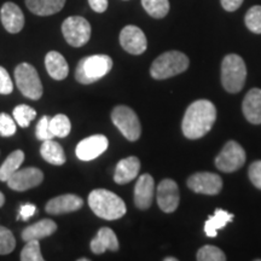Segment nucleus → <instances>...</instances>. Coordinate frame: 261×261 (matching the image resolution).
Segmentation results:
<instances>
[{
    "label": "nucleus",
    "instance_id": "25",
    "mask_svg": "<svg viewBox=\"0 0 261 261\" xmlns=\"http://www.w3.org/2000/svg\"><path fill=\"white\" fill-rule=\"evenodd\" d=\"M233 220V214L218 208L214 215H211L208 220L204 223V232L208 237H217L218 231L226 226V224Z\"/></svg>",
    "mask_w": 261,
    "mask_h": 261
},
{
    "label": "nucleus",
    "instance_id": "37",
    "mask_svg": "<svg viewBox=\"0 0 261 261\" xmlns=\"http://www.w3.org/2000/svg\"><path fill=\"white\" fill-rule=\"evenodd\" d=\"M248 174H249V179L250 181L253 182L254 187L261 190V161L260 160L259 161L253 162L252 165H250Z\"/></svg>",
    "mask_w": 261,
    "mask_h": 261
},
{
    "label": "nucleus",
    "instance_id": "30",
    "mask_svg": "<svg viewBox=\"0 0 261 261\" xmlns=\"http://www.w3.org/2000/svg\"><path fill=\"white\" fill-rule=\"evenodd\" d=\"M247 28L255 34H261V6L255 5L247 11L244 17Z\"/></svg>",
    "mask_w": 261,
    "mask_h": 261
},
{
    "label": "nucleus",
    "instance_id": "10",
    "mask_svg": "<svg viewBox=\"0 0 261 261\" xmlns=\"http://www.w3.org/2000/svg\"><path fill=\"white\" fill-rule=\"evenodd\" d=\"M188 187L197 194L213 196L219 194L223 189V179L215 173H195L188 179Z\"/></svg>",
    "mask_w": 261,
    "mask_h": 261
},
{
    "label": "nucleus",
    "instance_id": "18",
    "mask_svg": "<svg viewBox=\"0 0 261 261\" xmlns=\"http://www.w3.org/2000/svg\"><path fill=\"white\" fill-rule=\"evenodd\" d=\"M140 169V161L136 156H129V158L120 160L116 165L115 174H114V180L116 184L125 185L128 184L138 177Z\"/></svg>",
    "mask_w": 261,
    "mask_h": 261
},
{
    "label": "nucleus",
    "instance_id": "21",
    "mask_svg": "<svg viewBox=\"0 0 261 261\" xmlns=\"http://www.w3.org/2000/svg\"><path fill=\"white\" fill-rule=\"evenodd\" d=\"M45 67H46L48 75L55 80H64L69 74V67H68L67 61L57 51H50L46 55Z\"/></svg>",
    "mask_w": 261,
    "mask_h": 261
},
{
    "label": "nucleus",
    "instance_id": "22",
    "mask_svg": "<svg viewBox=\"0 0 261 261\" xmlns=\"http://www.w3.org/2000/svg\"><path fill=\"white\" fill-rule=\"evenodd\" d=\"M57 231V224L51 219H42L38 223L29 225L22 231V240L24 242L31 240H42L51 236Z\"/></svg>",
    "mask_w": 261,
    "mask_h": 261
},
{
    "label": "nucleus",
    "instance_id": "7",
    "mask_svg": "<svg viewBox=\"0 0 261 261\" xmlns=\"http://www.w3.org/2000/svg\"><path fill=\"white\" fill-rule=\"evenodd\" d=\"M113 123L119 128L122 136L129 142H136L139 139L142 133L139 119L132 109L126 106L114 108L112 113Z\"/></svg>",
    "mask_w": 261,
    "mask_h": 261
},
{
    "label": "nucleus",
    "instance_id": "2",
    "mask_svg": "<svg viewBox=\"0 0 261 261\" xmlns=\"http://www.w3.org/2000/svg\"><path fill=\"white\" fill-rule=\"evenodd\" d=\"M89 205L98 218L106 220L120 219L127 212L122 198L107 189H96L91 192Z\"/></svg>",
    "mask_w": 261,
    "mask_h": 261
},
{
    "label": "nucleus",
    "instance_id": "29",
    "mask_svg": "<svg viewBox=\"0 0 261 261\" xmlns=\"http://www.w3.org/2000/svg\"><path fill=\"white\" fill-rule=\"evenodd\" d=\"M14 119L16 123H18L19 127L22 128H25L31 125L33 120L37 117V112L35 109H33L32 107L27 106V104H21V106H17L14 109Z\"/></svg>",
    "mask_w": 261,
    "mask_h": 261
},
{
    "label": "nucleus",
    "instance_id": "34",
    "mask_svg": "<svg viewBox=\"0 0 261 261\" xmlns=\"http://www.w3.org/2000/svg\"><path fill=\"white\" fill-rule=\"evenodd\" d=\"M16 121L14 117L9 114H0V136L2 137H11L16 133Z\"/></svg>",
    "mask_w": 261,
    "mask_h": 261
},
{
    "label": "nucleus",
    "instance_id": "28",
    "mask_svg": "<svg viewBox=\"0 0 261 261\" xmlns=\"http://www.w3.org/2000/svg\"><path fill=\"white\" fill-rule=\"evenodd\" d=\"M50 128L55 137H58V138H65L67 136H69L71 130L70 120L68 119V116L63 115V114H57L56 116L51 117Z\"/></svg>",
    "mask_w": 261,
    "mask_h": 261
},
{
    "label": "nucleus",
    "instance_id": "3",
    "mask_svg": "<svg viewBox=\"0 0 261 261\" xmlns=\"http://www.w3.org/2000/svg\"><path fill=\"white\" fill-rule=\"evenodd\" d=\"M113 60L107 55H92L81 58L75 69V79L83 85L100 80L112 70Z\"/></svg>",
    "mask_w": 261,
    "mask_h": 261
},
{
    "label": "nucleus",
    "instance_id": "12",
    "mask_svg": "<svg viewBox=\"0 0 261 261\" xmlns=\"http://www.w3.org/2000/svg\"><path fill=\"white\" fill-rule=\"evenodd\" d=\"M120 44L123 50L130 55L144 54L148 47V41L144 32L137 25H126L120 33Z\"/></svg>",
    "mask_w": 261,
    "mask_h": 261
},
{
    "label": "nucleus",
    "instance_id": "26",
    "mask_svg": "<svg viewBox=\"0 0 261 261\" xmlns=\"http://www.w3.org/2000/svg\"><path fill=\"white\" fill-rule=\"evenodd\" d=\"M24 161V152L22 150H15L10 154L0 167V181H8L16 171H18Z\"/></svg>",
    "mask_w": 261,
    "mask_h": 261
},
{
    "label": "nucleus",
    "instance_id": "36",
    "mask_svg": "<svg viewBox=\"0 0 261 261\" xmlns=\"http://www.w3.org/2000/svg\"><path fill=\"white\" fill-rule=\"evenodd\" d=\"M14 91V83L5 68L0 67V94H10Z\"/></svg>",
    "mask_w": 261,
    "mask_h": 261
},
{
    "label": "nucleus",
    "instance_id": "20",
    "mask_svg": "<svg viewBox=\"0 0 261 261\" xmlns=\"http://www.w3.org/2000/svg\"><path fill=\"white\" fill-rule=\"evenodd\" d=\"M243 114L250 123H261V90L253 89L246 94L243 100Z\"/></svg>",
    "mask_w": 261,
    "mask_h": 261
},
{
    "label": "nucleus",
    "instance_id": "35",
    "mask_svg": "<svg viewBox=\"0 0 261 261\" xmlns=\"http://www.w3.org/2000/svg\"><path fill=\"white\" fill-rule=\"evenodd\" d=\"M50 121L51 117L50 116H42L40 120H39L38 125H37V137L38 139H40L44 142V140L47 139H52L54 138V133L51 132L50 128Z\"/></svg>",
    "mask_w": 261,
    "mask_h": 261
},
{
    "label": "nucleus",
    "instance_id": "24",
    "mask_svg": "<svg viewBox=\"0 0 261 261\" xmlns=\"http://www.w3.org/2000/svg\"><path fill=\"white\" fill-rule=\"evenodd\" d=\"M40 154L45 161L55 166H62L65 163V154L61 144L52 139H47L42 142L40 146Z\"/></svg>",
    "mask_w": 261,
    "mask_h": 261
},
{
    "label": "nucleus",
    "instance_id": "41",
    "mask_svg": "<svg viewBox=\"0 0 261 261\" xmlns=\"http://www.w3.org/2000/svg\"><path fill=\"white\" fill-rule=\"evenodd\" d=\"M4 203H5V196H4V194H3L2 191H0V207H3V205H4Z\"/></svg>",
    "mask_w": 261,
    "mask_h": 261
},
{
    "label": "nucleus",
    "instance_id": "6",
    "mask_svg": "<svg viewBox=\"0 0 261 261\" xmlns=\"http://www.w3.org/2000/svg\"><path fill=\"white\" fill-rule=\"evenodd\" d=\"M15 81L24 97L32 100L40 99L44 92L38 71L29 63H21L15 69Z\"/></svg>",
    "mask_w": 261,
    "mask_h": 261
},
{
    "label": "nucleus",
    "instance_id": "33",
    "mask_svg": "<svg viewBox=\"0 0 261 261\" xmlns=\"http://www.w3.org/2000/svg\"><path fill=\"white\" fill-rule=\"evenodd\" d=\"M16 247V240L14 233L0 225V255H6L14 252Z\"/></svg>",
    "mask_w": 261,
    "mask_h": 261
},
{
    "label": "nucleus",
    "instance_id": "38",
    "mask_svg": "<svg viewBox=\"0 0 261 261\" xmlns=\"http://www.w3.org/2000/svg\"><path fill=\"white\" fill-rule=\"evenodd\" d=\"M35 213H37V207L32 203L22 204L21 208H19V218L24 221L31 219Z\"/></svg>",
    "mask_w": 261,
    "mask_h": 261
},
{
    "label": "nucleus",
    "instance_id": "13",
    "mask_svg": "<svg viewBox=\"0 0 261 261\" xmlns=\"http://www.w3.org/2000/svg\"><path fill=\"white\" fill-rule=\"evenodd\" d=\"M108 145H109V142H108L106 136H91L80 140L79 144L76 145V149H75V154L81 161H92L106 151Z\"/></svg>",
    "mask_w": 261,
    "mask_h": 261
},
{
    "label": "nucleus",
    "instance_id": "40",
    "mask_svg": "<svg viewBox=\"0 0 261 261\" xmlns=\"http://www.w3.org/2000/svg\"><path fill=\"white\" fill-rule=\"evenodd\" d=\"M223 8L228 12L236 11V10L242 5L243 0H220Z\"/></svg>",
    "mask_w": 261,
    "mask_h": 261
},
{
    "label": "nucleus",
    "instance_id": "39",
    "mask_svg": "<svg viewBox=\"0 0 261 261\" xmlns=\"http://www.w3.org/2000/svg\"><path fill=\"white\" fill-rule=\"evenodd\" d=\"M89 4L93 11L102 14L108 9V0H89Z\"/></svg>",
    "mask_w": 261,
    "mask_h": 261
},
{
    "label": "nucleus",
    "instance_id": "9",
    "mask_svg": "<svg viewBox=\"0 0 261 261\" xmlns=\"http://www.w3.org/2000/svg\"><path fill=\"white\" fill-rule=\"evenodd\" d=\"M246 162V151L234 140L227 142L220 154L215 159V166L225 173H232L240 169Z\"/></svg>",
    "mask_w": 261,
    "mask_h": 261
},
{
    "label": "nucleus",
    "instance_id": "31",
    "mask_svg": "<svg viewBox=\"0 0 261 261\" xmlns=\"http://www.w3.org/2000/svg\"><path fill=\"white\" fill-rule=\"evenodd\" d=\"M22 261H44V257L40 252V244L39 240L27 241L23 249L21 252Z\"/></svg>",
    "mask_w": 261,
    "mask_h": 261
},
{
    "label": "nucleus",
    "instance_id": "8",
    "mask_svg": "<svg viewBox=\"0 0 261 261\" xmlns=\"http://www.w3.org/2000/svg\"><path fill=\"white\" fill-rule=\"evenodd\" d=\"M62 33L65 41L73 47H81L87 44L91 38V24L81 16H70L64 19Z\"/></svg>",
    "mask_w": 261,
    "mask_h": 261
},
{
    "label": "nucleus",
    "instance_id": "14",
    "mask_svg": "<svg viewBox=\"0 0 261 261\" xmlns=\"http://www.w3.org/2000/svg\"><path fill=\"white\" fill-rule=\"evenodd\" d=\"M180 196L177 182L172 179H163L158 187V203L165 213H172L178 208Z\"/></svg>",
    "mask_w": 261,
    "mask_h": 261
},
{
    "label": "nucleus",
    "instance_id": "43",
    "mask_svg": "<svg viewBox=\"0 0 261 261\" xmlns=\"http://www.w3.org/2000/svg\"><path fill=\"white\" fill-rule=\"evenodd\" d=\"M79 261H90V259H87V257H81Z\"/></svg>",
    "mask_w": 261,
    "mask_h": 261
},
{
    "label": "nucleus",
    "instance_id": "19",
    "mask_svg": "<svg viewBox=\"0 0 261 261\" xmlns=\"http://www.w3.org/2000/svg\"><path fill=\"white\" fill-rule=\"evenodd\" d=\"M90 247L93 254H103L107 250L116 252L119 250V241L112 228L102 227L98 231L97 236L91 241Z\"/></svg>",
    "mask_w": 261,
    "mask_h": 261
},
{
    "label": "nucleus",
    "instance_id": "11",
    "mask_svg": "<svg viewBox=\"0 0 261 261\" xmlns=\"http://www.w3.org/2000/svg\"><path fill=\"white\" fill-rule=\"evenodd\" d=\"M42 180H44V173L40 169L27 167L16 171L6 182H8L10 189L22 192L39 187Z\"/></svg>",
    "mask_w": 261,
    "mask_h": 261
},
{
    "label": "nucleus",
    "instance_id": "16",
    "mask_svg": "<svg viewBox=\"0 0 261 261\" xmlns=\"http://www.w3.org/2000/svg\"><path fill=\"white\" fill-rule=\"evenodd\" d=\"M155 192L154 178L150 174L140 175L135 187V203L142 211L149 210L152 204Z\"/></svg>",
    "mask_w": 261,
    "mask_h": 261
},
{
    "label": "nucleus",
    "instance_id": "27",
    "mask_svg": "<svg viewBox=\"0 0 261 261\" xmlns=\"http://www.w3.org/2000/svg\"><path fill=\"white\" fill-rule=\"evenodd\" d=\"M143 8L154 18L166 17L169 11L168 0H142Z\"/></svg>",
    "mask_w": 261,
    "mask_h": 261
},
{
    "label": "nucleus",
    "instance_id": "4",
    "mask_svg": "<svg viewBox=\"0 0 261 261\" xmlns=\"http://www.w3.org/2000/svg\"><path fill=\"white\" fill-rule=\"evenodd\" d=\"M189 68V58L187 55L179 51H167L160 55L152 62L150 74L156 80H165L168 77L184 73Z\"/></svg>",
    "mask_w": 261,
    "mask_h": 261
},
{
    "label": "nucleus",
    "instance_id": "17",
    "mask_svg": "<svg viewBox=\"0 0 261 261\" xmlns=\"http://www.w3.org/2000/svg\"><path fill=\"white\" fill-rule=\"evenodd\" d=\"M0 18L6 32L16 34L24 27V15L22 10L15 3L8 2L2 6L0 10Z\"/></svg>",
    "mask_w": 261,
    "mask_h": 261
},
{
    "label": "nucleus",
    "instance_id": "1",
    "mask_svg": "<svg viewBox=\"0 0 261 261\" xmlns=\"http://www.w3.org/2000/svg\"><path fill=\"white\" fill-rule=\"evenodd\" d=\"M217 119L215 106L207 99L191 103L182 117L181 129L189 139H198L207 135Z\"/></svg>",
    "mask_w": 261,
    "mask_h": 261
},
{
    "label": "nucleus",
    "instance_id": "42",
    "mask_svg": "<svg viewBox=\"0 0 261 261\" xmlns=\"http://www.w3.org/2000/svg\"><path fill=\"white\" fill-rule=\"evenodd\" d=\"M165 261H178L177 257H165Z\"/></svg>",
    "mask_w": 261,
    "mask_h": 261
},
{
    "label": "nucleus",
    "instance_id": "5",
    "mask_svg": "<svg viewBox=\"0 0 261 261\" xmlns=\"http://www.w3.org/2000/svg\"><path fill=\"white\" fill-rule=\"evenodd\" d=\"M247 79L246 63L238 55L230 54L221 63V83L230 93H237L243 89Z\"/></svg>",
    "mask_w": 261,
    "mask_h": 261
},
{
    "label": "nucleus",
    "instance_id": "32",
    "mask_svg": "<svg viewBox=\"0 0 261 261\" xmlns=\"http://www.w3.org/2000/svg\"><path fill=\"white\" fill-rule=\"evenodd\" d=\"M197 260L198 261H225L224 252L215 246H204L202 247L197 252Z\"/></svg>",
    "mask_w": 261,
    "mask_h": 261
},
{
    "label": "nucleus",
    "instance_id": "15",
    "mask_svg": "<svg viewBox=\"0 0 261 261\" xmlns=\"http://www.w3.org/2000/svg\"><path fill=\"white\" fill-rule=\"evenodd\" d=\"M83 198L76 195L67 194L51 198V200L46 203L45 210H46L47 213L51 215H60L79 211L83 208Z\"/></svg>",
    "mask_w": 261,
    "mask_h": 261
},
{
    "label": "nucleus",
    "instance_id": "23",
    "mask_svg": "<svg viewBox=\"0 0 261 261\" xmlns=\"http://www.w3.org/2000/svg\"><path fill=\"white\" fill-rule=\"evenodd\" d=\"M65 0H25V5L34 15L51 16L60 12Z\"/></svg>",
    "mask_w": 261,
    "mask_h": 261
}]
</instances>
